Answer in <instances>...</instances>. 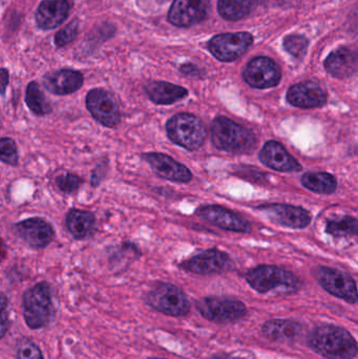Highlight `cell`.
Segmentation results:
<instances>
[{"mask_svg": "<svg viewBox=\"0 0 358 359\" xmlns=\"http://www.w3.org/2000/svg\"><path fill=\"white\" fill-rule=\"evenodd\" d=\"M308 345L327 359H353L358 353L357 341L350 332L336 325H322L311 331Z\"/></svg>", "mask_w": 358, "mask_h": 359, "instance_id": "1", "label": "cell"}, {"mask_svg": "<svg viewBox=\"0 0 358 359\" xmlns=\"http://www.w3.org/2000/svg\"><path fill=\"white\" fill-rule=\"evenodd\" d=\"M210 132L214 147L227 153L249 154L258 144L252 130L224 116H219L212 121Z\"/></svg>", "mask_w": 358, "mask_h": 359, "instance_id": "2", "label": "cell"}, {"mask_svg": "<svg viewBox=\"0 0 358 359\" xmlns=\"http://www.w3.org/2000/svg\"><path fill=\"white\" fill-rule=\"evenodd\" d=\"M23 318L32 330H39L50 325L55 318L52 291L46 282H40L25 291L22 299Z\"/></svg>", "mask_w": 358, "mask_h": 359, "instance_id": "3", "label": "cell"}, {"mask_svg": "<svg viewBox=\"0 0 358 359\" xmlns=\"http://www.w3.org/2000/svg\"><path fill=\"white\" fill-rule=\"evenodd\" d=\"M166 134L174 144L186 151H195L205 144L208 130L205 123L197 116L181 113L168 120Z\"/></svg>", "mask_w": 358, "mask_h": 359, "instance_id": "4", "label": "cell"}, {"mask_svg": "<svg viewBox=\"0 0 358 359\" xmlns=\"http://www.w3.org/2000/svg\"><path fill=\"white\" fill-rule=\"evenodd\" d=\"M252 288L259 293L277 291L280 293H294L300 288V280L292 272L277 266L261 265L249 270L245 276Z\"/></svg>", "mask_w": 358, "mask_h": 359, "instance_id": "5", "label": "cell"}, {"mask_svg": "<svg viewBox=\"0 0 358 359\" xmlns=\"http://www.w3.org/2000/svg\"><path fill=\"white\" fill-rule=\"evenodd\" d=\"M146 303L156 311L172 318H182L191 309V302L183 290L168 283L155 285L147 293Z\"/></svg>", "mask_w": 358, "mask_h": 359, "instance_id": "6", "label": "cell"}, {"mask_svg": "<svg viewBox=\"0 0 358 359\" xmlns=\"http://www.w3.org/2000/svg\"><path fill=\"white\" fill-rule=\"evenodd\" d=\"M195 307L205 320L216 324H231L247 314L245 304L231 297H203L197 302Z\"/></svg>", "mask_w": 358, "mask_h": 359, "instance_id": "7", "label": "cell"}, {"mask_svg": "<svg viewBox=\"0 0 358 359\" xmlns=\"http://www.w3.org/2000/svg\"><path fill=\"white\" fill-rule=\"evenodd\" d=\"M319 284L330 294L349 304L358 302L357 283L349 274L329 267H319L313 272Z\"/></svg>", "mask_w": 358, "mask_h": 359, "instance_id": "8", "label": "cell"}, {"mask_svg": "<svg viewBox=\"0 0 358 359\" xmlns=\"http://www.w3.org/2000/svg\"><path fill=\"white\" fill-rule=\"evenodd\" d=\"M86 109L95 120L105 128H117L121 121L119 105L113 95L103 88H94L85 99Z\"/></svg>", "mask_w": 358, "mask_h": 359, "instance_id": "9", "label": "cell"}, {"mask_svg": "<svg viewBox=\"0 0 358 359\" xmlns=\"http://www.w3.org/2000/svg\"><path fill=\"white\" fill-rule=\"evenodd\" d=\"M233 267L235 264L230 257L216 248L202 251L180 264L181 269L199 276L223 273Z\"/></svg>", "mask_w": 358, "mask_h": 359, "instance_id": "10", "label": "cell"}, {"mask_svg": "<svg viewBox=\"0 0 358 359\" xmlns=\"http://www.w3.org/2000/svg\"><path fill=\"white\" fill-rule=\"evenodd\" d=\"M252 42L254 37L247 32L221 34L210 40L208 48L219 60L230 62L245 54Z\"/></svg>", "mask_w": 358, "mask_h": 359, "instance_id": "11", "label": "cell"}, {"mask_svg": "<svg viewBox=\"0 0 358 359\" xmlns=\"http://www.w3.org/2000/svg\"><path fill=\"white\" fill-rule=\"evenodd\" d=\"M246 83L254 88H270L281 81L282 72L279 65L268 57L252 59L243 72Z\"/></svg>", "mask_w": 358, "mask_h": 359, "instance_id": "12", "label": "cell"}, {"mask_svg": "<svg viewBox=\"0 0 358 359\" xmlns=\"http://www.w3.org/2000/svg\"><path fill=\"white\" fill-rule=\"evenodd\" d=\"M14 231L27 246L34 249L46 248L55 236L54 228L41 217H31L15 224Z\"/></svg>", "mask_w": 358, "mask_h": 359, "instance_id": "13", "label": "cell"}, {"mask_svg": "<svg viewBox=\"0 0 358 359\" xmlns=\"http://www.w3.org/2000/svg\"><path fill=\"white\" fill-rule=\"evenodd\" d=\"M197 215L212 225L227 231L246 233L252 230V225L247 219L220 205L200 207L197 210Z\"/></svg>", "mask_w": 358, "mask_h": 359, "instance_id": "14", "label": "cell"}, {"mask_svg": "<svg viewBox=\"0 0 358 359\" xmlns=\"http://www.w3.org/2000/svg\"><path fill=\"white\" fill-rule=\"evenodd\" d=\"M142 159L151 166V170L160 178L176 182V183H188L193 180V174L188 168L165 154H143Z\"/></svg>", "mask_w": 358, "mask_h": 359, "instance_id": "15", "label": "cell"}, {"mask_svg": "<svg viewBox=\"0 0 358 359\" xmlns=\"http://www.w3.org/2000/svg\"><path fill=\"white\" fill-rule=\"evenodd\" d=\"M210 0H174L168 20L177 27H191L207 16Z\"/></svg>", "mask_w": 358, "mask_h": 359, "instance_id": "16", "label": "cell"}, {"mask_svg": "<svg viewBox=\"0 0 358 359\" xmlns=\"http://www.w3.org/2000/svg\"><path fill=\"white\" fill-rule=\"evenodd\" d=\"M273 223L294 229H303L311 223V215L302 207L287 204L263 205L259 207Z\"/></svg>", "mask_w": 358, "mask_h": 359, "instance_id": "17", "label": "cell"}, {"mask_svg": "<svg viewBox=\"0 0 358 359\" xmlns=\"http://www.w3.org/2000/svg\"><path fill=\"white\" fill-rule=\"evenodd\" d=\"M287 101L300 109H315L327 103V94L315 82H301L288 90Z\"/></svg>", "mask_w": 358, "mask_h": 359, "instance_id": "18", "label": "cell"}, {"mask_svg": "<svg viewBox=\"0 0 358 359\" xmlns=\"http://www.w3.org/2000/svg\"><path fill=\"white\" fill-rule=\"evenodd\" d=\"M325 69L338 79L352 77L358 73V48L342 46L334 50L326 59Z\"/></svg>", "mask_w": 358, "mask_h": 359, "instance_id": "19", "label": "cell"}, {"mask_svg": "<svg viewBox=\"0 0 358 359\" xmlns=\"http://www.w3.org/2000/svg\"><path fill=\"white\" fill-rule=\"evenodd\" d=\"M260 159L271 170L283 172L302 170V165L277 141H269L260 153Z\"/></svg>", "mask_w": 358, "mask_h": 359, "instance_id": "20", "label": "cell"}, {"mask_svg": "<svg viewBox=\"0 0 358 359\" xmlns=\"http://www.w3.org/2000/svg\"><path fill=\"white\" fill-rule=\"evenodd\" d=\"M44 88L54 95L65 96L81 88L83 76L80 72L63 69L48 74L43 79Z\"/></svg>", "mask_w": 358, "mask_h": 359, "instance_id": "21", "label": "cell"}, {"mask_svg": "<svg viewBox=\"0 0 358 359\" xmlns=\"http://www.w3.org/2000/svg\"><path fill=\"white\" fill-rule=\"evenodd\" d=\"M69 4L67 0H44L38 8L36 20L43 29L58 27L69 16Z\"/></svg>", "mask_w": 358, "mask_h": 359, "instance_id": "22", "label": "cell"}, {"mask_svg": "<svg viewBox=\"0 0 358 359\" xmlns=\"http://www.w3.org/2000/svg\"><path fill=\"white\" fill-rule=\"evenodd\" d=\"M145 92L158 105H172L188 96L186 88L164 81L151 82L145 86Z\"/></svg>", "mask_w": 358, "mask_h": 359, "instance_id": "23", "label": "cell"}, {"mask_svg": "<svg viewBox=\"0 0 358 359\" xmlns=\"http://www.w3.org/2000/svg\"><path fill=\"white\" fill-rule=\"evenodd\" d=\"M65 225L74 238L84 240L94 233L96 217L90 211L71 209L65 217Z\"/></svg>", "mask_w": 358, "mask_h": 359, "instance_id": "24", "label": "cell"}, {"mask_svg": "<svg viewBox=\"0 0 358 359\" xmlns=\"http://www.w3.org/2000/svg\"><path fill=\"white\" fill-rule=\"evenodd\" d=\"M302 332V326L292 320H270L262 327L265 337L273 341H291Z\"/></svg>", "mask_w": 358, "mask_h": 359, "instance_id": "25", "label": "cell"}, {"mask_svg": "<svg viewBox=\"0 0 358 359\" xmlns=\"http://www.w3.org/2000/svg\"><path fill=\"white\" fill-rule=\"evenodd\" d=\"M305 188L321 194H331L338 188V180L327 172H308L302 178Z\"/></svg>", "mask_w": 358, "mask_h": 359, "instance_id": "26", "label": "cell"}, {"mask_svg": "<svg viewBox=\"0 0 358 359\" xmlns=\"http://www.w3.org/2000/svg\"><path fill=\"white\" fill-rule=\"evenodd\" d=\"M25 102L34 115L38 117L52 113V105L44 96L37 82H31L25 92Z\"/></svg>", "mask_w": 358, "mask_h": 359, "instance_id": "27", "label": "cell"}, {"mask_svg": "<svg viewBox=\"0 0 358 359\" xmlns=\"http://www.w3.org/2000/svg\"><path fill=\"white\" fill-rule=\"evenodd\" d=\"M254 0H219L218 10L226 20L237 21L249 14Z\"/></svg>", "mask_w": 358, "mask_h": 359, "instance_id": "28", "label": "cell"}, {"mask_svg": "<svg viewBox=\"0 0 358 359\" xmlns=\"http://www.w3.org/2000/svg\"><path fill=\"white\" fill-rule=\"evenodd\" d=\"M326 231L333 238H358V217H342L331 219L326 225Z\"/></svg>", "mask_w": 358, "mask_h": 359, "instance_id": "29", "label": "cell"}, {"mask_svg": "<svg viewBox=\"0 0 358 359\" xmlns=\"http://www.w3.org/2000/svg\"><path fill=\"white\" fill-rule=\"evenodd\" d=\"M308 40L301 35H289L284 39V48L296 59L304 58L308 48Z\"/></svg>", "mask_w": 358, "mask_h": 359, "instance_id": "30", "label": "cell"}, {"mask_svg": "<svg viewBox=\"0 0 358 359\" xmlns=\"http://www.w3.org/2000/svg\"><path fill=\"white\" fill-rule=\"evenodd\" d=\"M0 159L6 165L16 166L18 164V149L12 138L4 137L0 141Z\"/></svg>", "mask_w": 358, "mask_h": 359, "instance_id": "31", "label": "cell"}, {"mask_svg": "<svg viewBox=\"0 0 358 359\" xmlns=\"http://www.w3.org/2000/svg\"><path fill=\"white\" fill-rule=\"evenodd\" d=\"M82 183H83V180L71 172L60 175L56 178V185L58 186L61 191L67 194H71L77 191Z\"/></svg>", "mask_w": 358, "mask_h": 359, "instance_id": "32", "label": "cell"}, {"mask_svg": "<svg viewBox=\"0 0 358 359\" xmlns=\"http://www.w3.org/2000/svg\"><path fill=\"white\" fill-rule=\"evenodd\" d=\"M16 359H44L41 350L34 341H23L16 350Z\"/></svg>", "mask_w": 358, "mask_h": 359, "instance_id": "33", "label": "cell"}, {"mask_svg": "<svg viewBox=\"0 0 358 359\" xmlns=\"http://www.w3.org/2000/svg\"><path fill=\"white\" fill-rule=\"evenodd\" d=\"M78 33V23L77 21H73L69 23L67 27H63L61 31L58 32L56 37H55V42L57 46H64L69 44V42L75 39Z\"/></svg>", "mask_w": 358, "mask_h": 359, "instance_id": "34", "label": "cell"}, {"mask_svg": "<svg viewBox=\"0 0 358 359\" xmlns=\"http://www.w3.org/2000/svg\"><path fill=\"white\" fill-rule=\"evenodd\" d=\"M0 318H1V332H0V335H1V337H4L6 331L10 328V322H8V299H6L4 293L1 294V314H0Z\"/></svg>", "mask_w": 358, "mask_h": 359, "instance_id": "35", "label": "cell"}, {"mask_svg": "<svg viewBox=\"0 0 358 359\" xmlns=\"http://www.w3.org/2000/svg\"><path fill=\"white\" fill-rule=\"evenodd\" d=\"M105 172H106V163L100 164L96 170L92 172V185L97 187V186L100 184V182L102 181L103 176H104Z\"/></svg>", "mask_w": 358, "mask_h": 359, "instance_id": "36", "label": "cell"}, {"mask_svg": "<svg viewBox=\"0 0 358 359\" xmlns=\"http://www.w3.org/2000/svg\"><path fill=\"white\" fill-rule=\"evenodd\" d=\"M181 72L187 76H198L200 74V69L195 65H184L181 67Z\"/></svg>", "mask_w": 358, "mask_h": 359, "instance_id": "37", "label": "cell"}, {"mask_svg": "<svg viewBox=\"0 0 358 359\" xmlns=\"http://www.w3.org/2000/svg\"><path fill=\"white\" fill-rule=\"evenodd\" d=\"M0 82H1V95L4 96L6 94V86L8 84V72L6 69H1V75H0Z\"/></svg>", "mask_w": 358, "mask_h": 359, "instance_id": "38", "label": "cell"}, {"mask_svg": "<svg viewBox=\"0 0 358 359\" xmlns=\"http://www.w3.org/2000/svg\"><path fill=\"white\" fill-rule=\"evenodd\" d=\"M212 359H225V358H221V356H214V358H212Z\"/></svg>", "mask_w": 358, "mask_h": 359, "instance_id": "39", "label": "cell"}, {"mask_svg": "<svg viewBox=\"0 0 358 359\" xmlns=\"http://www.w3.org/2000/svg\"><path fill=\"white\" fill-rule=\"evenodd\" d=\"M147 359H165V358H149Z\"/></svg>", "mask_w": 358, "mask_h": 359, "instance_id": "40", "label": "cell"}]
</instances>
